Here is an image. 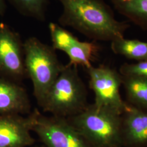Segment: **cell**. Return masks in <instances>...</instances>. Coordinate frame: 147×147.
I'll return each instance as SVG.
<instances>
[{
  "label": "cell",
  "instance_id": "cell-1",
  "mask_svg": "<svg viewBox=\"0 0 147 147\" xmlns=\"http://www.w3.org/2000/svg\"><path fill=\"white\" fill-rule=\"evenodd\" d=\"M63 7L59 25L71 27L94 41L124 38L130 25L118 21L105 0H57Z\"/></svg>",
  "mask_w": 147,
  "mask_h": 147
},
{
  "label": "cell",
  "instance_id": "cell-2",
  "mask_svg": "<svg viewBox=\"0 0 147 147\" xmlns=\"http://www.w3.org/2000/svg\"><path fill=\"white\" fill-rule=\"evenodd\" d=\"M88 105L87 90L78 67L68 64L63 65L39 106L52 116L68 118L82 112Z\"/></svg>",
  "mask_w": 147,
  "mask_h": 147
},
{
  "label": "cell",
  "instance_id": "cell-3",
  "mask_svg": "<svg viewBox=\"0 0 147 147\" xmlns=\"http://www.w3.org/2000/svg\"><path fill=\"white\" fill-rule=\"evenodd\" d=\"M67 119L93 147H123L121 115L115 111L89 104Z\"/></svg>",
  "mask_w": 147,
  "mask_h": 147
},
{
  "label": "cell",
  "instance_id": "cell-4",
  "mask_svg": "<svg viewBox=\"0 0 147 147\" xmlns=\"http://www.w3.org/2000/svg\"><path fill=\"white\" fill-rule=\"evenodd\" d=\"M55 50L36 37H30L24 42L26 73L31 80L39 106L63 68Z\"/></svg>",
  "mask_w": 147,
  "mask_h": 147
},
{
  "label": "cell",
  "instance_id": "cell-5",
  "mask_svg": "<svg viewBox=\"0 0 147 147\" xmlns=\"http://www.w3.org/2000/svg\"><path fill=\"white\" fill-rule=\"evenodd\" d=\"M32 131L46 147H93L65 118L33 112Z\"/></svg>",
  "mask_w": 147,
  "mask_h": 147
},
{
  "label": "cell",
  "instance_id": "cell-6",
  "mask_svg": "<svg viewBox=\"0 0 147 147\" xmlns=\"http://www.w3.org/2000/svg\"><path fill=\"white\" fill-rule=\"evenodd\" d=\"M89 77L90 88L95 95L94 105L105 107L121 115L126 109L127 102L120 94L122 75L119 71L106 65H93L87 69Z\"/></svg>",
  "mask_w": 147,
  "mask_h": 147
},
{
  "label": "cell",
  "instance_id": "cell-7",
  "mask_svg": "<svg viewBox=\"0 0 147 147\" xmlns=\"http://www.w3.org/2000/svg\"><path fill=\"white\" fill-rule=\"evenodd\" d=\"M26 75L24 42L20 35L7 24L0 23V75L20 80Z\"/></svg>",
  "mask_w": 147,
  "mask_h": 147
},
{
  "label": "cell",
  "instance_id": "cell-8",
  "mask_svg": "<svg viewBox=\"0 0 147 147\" xmlns=\"http://www.w3.org/2000/svg\"><path fill=\"white\" fill-rule=\"evenodd\" d=\"M49 29L53 47L65 53L70 65H82L86 69L92 66L91 62L98 51V46L94 42H81L77 37L57 24L50 22Z\"/></svg>",
  "mask_w": 147,
  "mask_h": 147
},
{
  "label": "cell",
  "instance_id": "cell-9",
  "mask_svg": "<svg viewBox=\"0 0 147 147\" xmlns=\"http://www.w3.org/2000/svg\"><path fill=\"white\" fill-rule=\"evenodd\" d=\"M32 112L29 115H0V147H27L33 144Z\"/></svg>",
  "mask_w": 147,
  "mask_h": 147
},
{
  "label": "cell",
  "instance_id": "cell-10",
  "mask_svg": "<svg viewBox=\"0 0 147 147\" xmlns=\"http://www.w3.org/2000/svg\"><path fill=\"white\" fill-rule=\"evenodd\" d=\"M121 121L123 147H147V112L127 102Z\"/></svg>",
  "mask_w": 147,
  "mask_h": 147
},
{
  "label": "cell",
  "instance_id": "cell-11",
  "mask_svg": "<svg viewBox=\"0 0 147 147\" xmlns=\"http://www.w3.org/2000/svg\"><path fill=\"white\" fill-rule=\"evenodd\" d=\"M31 102L26 90L16 82L0 76V115L31 113Z\"/></svg>",
  "mask_w": 147,
  "mask_h": 147
},
{
  "label": "cell",
  "instance_id": "cell-12",
  "mask_svg": "<svg viewBox=\"0 0 147 147\" xmlns=\"http://www.w3.org/2000/svg\"><path fill=\"white\" fill-rule=\"evenodd\" d=\"M111 2L118 13L147 31V0H111Z\"/></svg>",
  "mask_w": 147,
  "mask_h": 147
},
{
  "label": "cell",
  "instance_id": "cell-13",
  "mask_svg": "<svg viewBox=\"0 0 147 147\" xmlns=\"http://www.w3.org/2000/svg\"><path fill=\"white\" fill-rule=\"evenodd\" d=\"M127 102L147 112V78L122 76Z\"/></svg>",
  "mask_w": 147,
  "mask_h": 147
},
{
  "label": "cell",
  "instance_id": "cell-14",
  "mask_svg": "<svg viewBox=\"0 0 147 147\" xmlns=\"http://www.w3.org/2000/svg\"><path fill=\"white\" fill-rule=\"evenodd\" d=\"M111 47L116 55L138 62L147 61V42L124 38L111 42Z\"/></svg>",
  "mask_w": 147,
  "mask_h": 147
},
{
  "label": "cell",
  "instance_id": "cell-15",
  "mask_svg": "<svg viewBox=\"0 0 147 147\" xmlns=\"http://www.w3.org/2000/svg\"><path fill=\"white\" fill-rule=\"evenodd\" d=\"M23 16L44 21L49 0H6Z\"/></svg>",
  "mask_w": 147,
  "mask_h": 147
},
{
  "label": "cell",
  "instance_id": "cell-16",
  "mask_svg": "<svg viewBox=\"0 0 147 147\" xmlns=\"http://www.w3.org/2000/svg\"><path fill=\"white\" fill-rule=\"evenodd\" d=\"M119 72L124 76L147 78V61L136 63H124L120 67Z\"/></svg>",
  "mask_w": 147,
  "mask_h": 147
},
{
  "label": "cell",
  "instance_id": "cell-17",
  "mask_svg": "<svg viewBox=\"0 0 147 147\" xmlns=\"http://www.w3.org/2000/svg\"><path fill=\"white\" fill-rule=\"evenodd\" d=\"M7 9L6 0H0V16L5 15Z\"/></svg>",
  "mask_w": 147,
  "mask_h": 147
}]
</instances>
